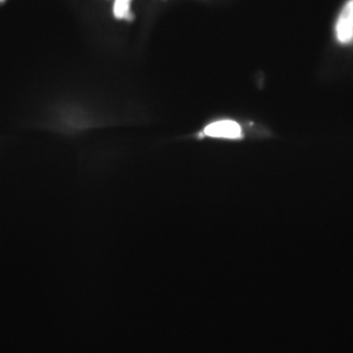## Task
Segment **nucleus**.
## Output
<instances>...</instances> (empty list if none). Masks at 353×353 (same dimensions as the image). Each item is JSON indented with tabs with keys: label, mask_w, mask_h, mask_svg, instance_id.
I'll return each mask as SVG.
<instances>
[{
	"label": "nucleus",
	"mask_w": 353,
	"mask_h": 353,
	"mask_svg": "<svg viewBox=\"0 0 353 353\" xmlns=\"http://www.w3.org/2000/svg\"><path fill=\"white\" fill-rule=\"evenodd\" d=\"M130 1L131 0H115L113 11L116 18L125 19L130 15Z\"/></svg>",
	"instance_id": "nucleus-3"
},
{
	"label": "nucleus",
	"mask_w": 353,
	"mask_h": 353,
	"mask_svg": "<svg viewBox=\"0 0 353 353\" xmlns=\"http://www.w3.org/2000/svg\"><path fill=\"white\" fill-rule=\"evenodd\" d=\"M204 134L210 138L236 139L243 136V132L238 123L231 120H223L209 124L204 129Z\"/></svg>",
	"instance_id": "nucleus-2"
},
{
	"label": "nucleus",
	"mask_w": 353,
	"mask_h": 353,
	"mask_svg": "<svg viewBox=\"0 0 353 353\" xmlns=\"http://www.w3.org/2000/svg\"><path fill=\"white\" fill-rule=\"evenodd\" d=\"M336 39L343 44L353 43V0H348L336 24Z\"/></svg>",
	"instance_id": "nucleus-1"
}]
</instances>
